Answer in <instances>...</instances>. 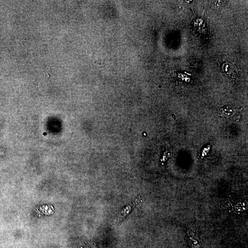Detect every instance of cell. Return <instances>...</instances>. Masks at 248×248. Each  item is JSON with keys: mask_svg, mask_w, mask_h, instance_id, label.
Returning a JSON list of instances; mask_svg holds the SVG:
<instances>
[{"mask_svg": "<svg viewBox=\"0 0 248 248\" xmlns=\"http://www.w3.org/2000/svg\"><path fill=\"white\" fill-rule=\"evenodd\" d=\"M140 196H138L137 199L132 203H130L127 206H126L124 209H123L120 213L119 214L118 217H117V221H119V222H121V221L123 220L126 217L127 215L136 207V205L139 203L140 202Z\"/></svg>", "mask_w": 248, "mask_h": 248, "instance_id": "cell-1", "label": "cell"}]
</instances>
